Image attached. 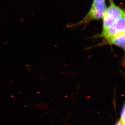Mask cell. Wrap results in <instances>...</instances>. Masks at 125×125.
<instances>
[{"label": "cell", "mask_w": 125, "mask_h": 125, "mask_svg": "<svg viewBox=\"0 0 125 125\" xmlns=\"http://www.w3.org/2000/svg\"><path fill=\"white\" fill-rule=\"evenodd\" d=\"M121 120L122 122L125 123V105H123V108L122 109V112H121Z\"/></svg>", "instance_id": "5b68a950"}, {"label": "cell", "mask_w": 125, "mask_h": 125, "mask_svg": "<svg viewBox=\"0 0 125 125\" xmlns=\"http://www.w3.org/2000/svg\"><path fill=\"white\" fill-rule=\"evenodd\" d=\"M106 0H93L94 1H97V2H105Z\"/></svg>", "instance_id": "52a82bcc"}, {"label": "cell", "mask_w": 125, "mask_h": 125, "mask_svg": "<svg viewBox=\"0 0 125 125\" xmlns=\"http://www.w3.org/2000/svg\"><path fill=\"white\" fill-rule=\"evenodd\" d=\"M125 17H124L111 27L104 31H102L100 37L103 38L104 42H105L117 35L125 33Z\"/></svg>", "instance_id": "3957f363"}, {"label": "cell", "mask_w": 125, "mask_h": 125, "mask_svg": "<svg viewBox=\"0 0 125 125\" xmlns=\"http://www.w3.org/2000/svg\"><path fill=\"white\" fill-rule=\"evenodd\" d=\"M109 5L103 15L102 31L107 29L119 20L125 17L124 10L116 5L113 0H109Z\"/></svg>", "instance_id": "7a4b0ae2"}, {"label": "cell", "mask_w": 125, "mask_h": 125, "mask_svg": "<svg viewBox=\"0 0 125 125\" xmlns=\"http://www.w3.org/2000/svg\"><path fill=\"white\" fill-rule=\"evenodd\" d=\"M106 7L107 6L105 2L93 1L90 10L84 18L77 23L69 24L68 27H79L86 25L94 20H98L102 19Z\"/></svg>", "instance_id": "6da1fadb"}, {"label": "cell", "mask_w": 125, "mask_h": 125, "mask_svg": "<svg viewBox=\"0 0 125 125\" xmlns=\"http://www.w3.org/2000/svg\"><path fill=\"white\" fill-rule=\"evenodd\" d=\"M103 43L115 45L116 46H118L123 49V50H124L125 49V33L117 35Z\"/></svg>", "instance_id": "277c9868"}, {"label": "cell", "mask_w": 125, "mask_h": 125, "mask_svg": "<svg viewBox=\"0 0 125 125\" xmlns=\"http://www.w3.org/2000/svg\"><path fill=\"white\" fill-rule=\"evenodd\" d=\"M116 125H124V123L122 122V121L119 120V122L117 123Z\"/></svg>", "instance_id": "8992f818"}]
</instances>
